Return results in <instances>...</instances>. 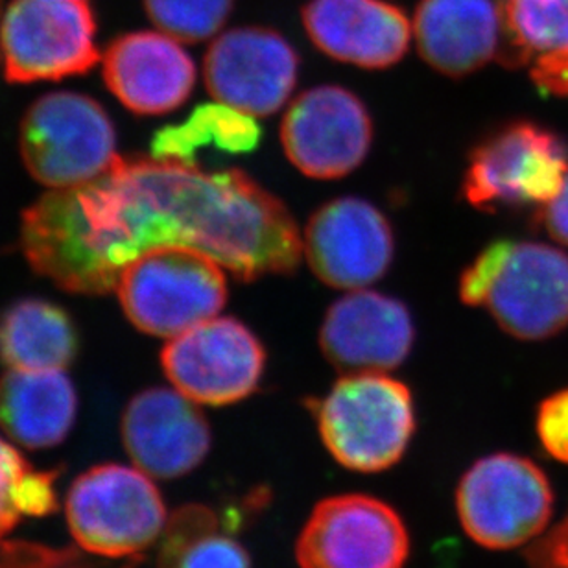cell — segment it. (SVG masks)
<instances>
[{
  "mask_svg": "<svg viewBox=\"0 0 568 568\" xmlns=\"http://www.w3.org/2000/svg\"><path fill=\"white\" fill-rule=\"evenodd\" d=\"M21 246L38 274L89 295L115 290L155 247L200 250L244 283L292 274L303 253L294 216L250 175L155 158H121L85 185L44 194L22 214Z\"/></svg>",
  "mask_w": 568,
  "mask_h": 568,
  "instance_id": "obj_1",
  "label": "cell"
},
{
  "mask_svg": "<svg viewBox=\"0 0 568 568\" xmlns=\"http://www.w3.org/2000/svg\"><path fill=\"white\" fill-rule=\"evenodd\" d=\"M459 297L486 306L514 338H552L568 327V255L541 242H491L462 274Z\"/></svg>",
  "mask_w": 568,
  "mask_h": 568,
  "instance_id": "obj_2",
  "label": "cell"
},
{
  "mask_svg": "<svg viewBox=\"0 0 568 568\" xmlns=\"http://www.w3.org/2000/svg\"><path fill=\"white\" fill-rule=\"evenodd\" d=\"M314 416L328 454L364 475L399 464L416 432L410 389L384 373H347L314 403Z\"/></svg>",
  "mask_w": 568,
  "mask_h": 568,
  "instance_id": "obj_3",
  "label": "cell"
},
{
  "mask_svg": "<svg viewBox=\"0 0 568 568\" xmlns=\"http://www.w3.org/2000/svg\"><path fill=\"white\" fill-rule=\"evenodd\" d=\"M65 515L77 547L111 561L141 558L169 520L152 476L122 464L94 465L78 476L67 493Z\"/></svg>",
  "mask_w": 568,
  "mask_h": 568,
  "instance_id": "obj_4",
  "label": "cell"
},
{
  "mask_svg": "<svg viewBox=\"0 0 568 568\" xmlns=\"http://www.w3.org/2000/svg\"><path fill=\"white\" fill-rule=\"evenodd\" d=\"M224 270L194 247H155L128 264L115 290L139 331L175 338L222 312L227 301Z\"/></svg>",
  "mask_w": 568,
  "mask_h": 568,
  "instance_id": "obj_5",
  "label": "cell"
},
{
  "mask_svg": "<svg viewBox=\"0 0 568 568\" xmlns=\"http://www.w3.org/2000/svg\"><path fill=\"white\" fill-rule=\"evenodd\" d=\"M552 509L554 491L545 470L517 454L478 459L456 489L462 528L487 550H511L537 539Z\"/></svg>",
  "mask_w": 568,
  "mask_h": 568,
  "instance_id": "obj_6",
  "label": "cell"
},
{
  "mask_svg": "<svg viewBox=\"0 0 568 568\" xmlns=\"http://www.w3.org/2000/svg\"><path fill=\"white\" fill-rule=\"evenodd\" d=\"M21 155L41 185L71 189L105 174L121 159L110 115L78 93L44 94L21 124Z\"/></svg>",
  "mask_w": 568,
  "mask_h": 568,
  "instance_id": "obj_7",
  "label": "cell"
},
{
  "mask_svg": "<svg viewBox=\"0 0 568 568\" xmlns=\"http://www.w3.org/2000/svg\"><path fill=\"white\" fill-rule=\"evenodd\" d=\"M568 174V146L552 130L509 122L476 144L465 170V202L478 211L552 202Z\"/></svg>",
  "mask_w": 568,
  "mask_h": 568,
  "instance_id": "obj_8",
  "label": "cell"
},
{
  "mask_svg": "<svg viewBox=\"0 0 568 568\" xmlns=\"http://www.w3.org/2000/svg\"><path fill=\"white\" fill-rule=\"evenodd\" d=\"M0 60L11 83L58 82L99 63L89 0H13L0 24Z\"/></svg>",
  "mask_w": 568,
  "mask_h": 568,
  "instance_id": "obj_9",
  "label": "cell"
},
{
  "mask_svg": "<svg viewBox=\"0 0 568 568\" xmlns=\"http://www.w3.org/2000/svg\"><path fill=\"white\" fill-rule=\"evenodd\" d=\"M410 536L389 504L369 495H336L312 509L295 558L301 568H405Z\"/></svg>",
  "mask_w": 568,
  "mask_h": 568,
  "instance_id": "obj_10",
  "label": "cell"
},
{
  "mask_svg": "<svg viewBox=\"0 0 568 568\" xmlns=\"http://www.w3.org/2000/svg\"><path fill=\"white\" fill-rule=\"evenodd\" d=\"M161 366L174 388L196 405H235L257 392L266 351L244 323L213 317L164 345Z\"/></svg>",
  "mask_w": 568,
  "mask_h": 568,
  "instance_id": "obj_11",
  "label": "cell"
},
{
  "mask_svg": "<svg viewBox=\"0 0 568 568\" xmlns=\"http://www.w3.org/2000/svg\"><path fill=\"white\" fill-rule=\"evenodd\" d=\"M281 142L301 174L339 180L358 169L372 150V115L349 89L312 88L290 104Z\"/></svg>",
  "mask_w": 568,
  "mask_h": 568,
  "instance_id": "obj_12",
  "label": "cell"
},
{
  "mask_svg": "<svg viewBox=\"0 0 568 568\" xmlns=\"http://www.w3.org/2000/svg\"><path fill=\"white\" fill-rule=\"evenodd\" d=\"M300 55L272 28H233L209 47L203 77L222 104L252 116L274 115L297 83Z\"/></svg>",
  "mask_w": 568,
  "mask_h": 568,
  "instance_id": "obj_13",
  "label": "cell"
},
{
  "mask_svg": "<svg viewBox=\"0 0 568 568\" xmlns=\"http://www.w3.org/2000/svg\"><path fill=\"white\" fill-rule=\"evenodd\" d=\"M303 253L317 280L339 290H361L383 280L394 261L388 219L361 197L325 203L312 214Z\"/></svg>",
  "mask_w": 568,
  "mask_h": 568,
  "instance_id": "obj_14",
  "label": "cell"
},
{
  "mask_svg": "<svg viewBox=\"0 0 568 568\" xmlns=\"http://www.w3.org/2000/svg\"><path fill=\"white\" fill-rule=\"evenodd\" d=\"M122 443L142 473L155 480H174L203 464L213 434L194 400L178 389L148 388L124 410Z\"/></svg>",
  "mask_w": 568,
  "mask_h": 568,
  "instance_id": "obj_15",
  "label": "cell"
},
{
  "mask_svg": "<svg viewBox=\"0 0 568 568\" xmlns=\"http://www.w3.org/2000/svg\"><path fill=\"white\" fill-rule=\"evenodd\" d=\"M416 328L403 301L358 290L336 301L320 328V347L336 369L384 373L410 355Z\"/></svg>",
  "mask_w": 568,
  "mask_h": 568,
  "instance_id": "obj_16",
  "label": "cell"
},
{
  "mask_svg": "<svg viewBox=\"0 0 568 568\" xmlns=\"http://www.w3.org/2000/svg\"><path fill=\"white\" fill-rule=\"evenodd\" d=\"M301 19L323 54L362 69L399 63L414 33L405 11L384 0H308Z\"/></svg>",
  "mask_w": 568,
  "mask_h": 568,
  "instance_id": "obj_17",
  "label": "cell"
},
{
  "mask_svg": "<svg viewBox=\"0 0 568 568\" xmlns=\"http://www.w3.org/2000/svg\"><path fill=\"white\" fill-rule=\"evenodd\" d=\"M104 82L133 113L164 115L191 97L196 67L166 33H126L105 52Z\"/></svg>",
  "mask_w": 568,
  "mask_h": 568,
  "instance_id": "obj_18",
  "label": "cell"
},
{
  "mask_svg": "<svg viewBox=\"0 0 568 568\" xmlns=\"http://www.w3.org/2000/svg\"><path fill=\"white\" fill-rule=\"evenodd\" d=\"M412 28L423 60L445 77H469L503 47L495 0H422Z\"/></svg>",
  "mask_w": 568,
  "mask_h": 568,
  "instance_id": "obj_19",
  "label": "cell"
},
{
  "mask_svg": "<svg viewBox=\"0 0 568 568\" xmlns=\"http://www.w3.org/2000/svg\"><path fill=\"white\" fill-rule=\"evenodd\" d=\"M77 416V389L65 373L10 369L0 377V428L19 447H58Z\"/></svg>",
  "mask_w": 568,
  "mask_h": 568,
  "instance_id": "obj_20",
  "label": "cell"
},
{
  "mask_svg": "<svg viewBox=\"0 0 568 568\" xmlns=\"http://www.w3.org/2000/svg\"><path fill=\"white\" fill-rule=\"evenodd\" d=\"M74 323L43 300L17 301L0 317V362L21 372H63L77 358Z\"/></svg>",
  "mask_w": 568,
  "mask_h": 568,
  "instance_id": "obj_21",
  "label": "cell"
},
{
  "mask_svg": "<svg viewBox=\"0 0 568 568\" xmlns=\"http://www.w3.org/2000/svg\"><path fill=\"white\" fill-rule=\"evenodd\" d=\"M261 141L263 128L255 116L222 102L203 104L192 111L185 122L155 133L152 158L200 166L202 153L246 155L255 152Z\"/></svg>",
  "mask_w": 568,
  "mask_h": 568,
  "instance_id": "obj_22",
  "label": "cell"
},
{
  "mask_svg": "<svg viewBox=\"0 0 568 568\" xmlns=\"http://www.w3.org/2000/svg\"><path fill=\"white\" fill-rule=\"evenodd\" d=\"M498 58L528 65L539 55L568 52V0H500Z\"/></svg>",
  "mask_w": 568,
  "mask_h": 568,
  "instance_id": "obj_23",
  "label": "cell"
},
{
  "mask_svg": "<svg viewBox=\"0 0 568 568\" xmlns=\"http://www.w3.org/2000/svg\"><path fill=\"white\" fill-rule=\"evenodd\" d=\"M235 0H144L153 24L183 43L213 38L230 19Z\"/></svg>",
  "mask_w": 568,
  "mask_h": 568,
  "instance_id": "obj_24",
  "label": "cell"
},
{
  "mask_svg": "<svg viewBox=\"0 0 568 568\" xmlns=\"http://www.w3.org/2000/svg\"><path fill=\"white\" fill-rule=\"evenodd\" d=\"M219 528V515L205 504H186L175 509L159 539L158 568H178L189 548Z\"/></svg>",
  "mask_w": 568,
  "mask_h": 568,
  "instance_id": "obj_25",
  "label": "cell"
},
{
  "mask_svg": "<svg viewBox=\"0 0 568 568\" xmlns=\"http://www.w3.org/2000/svg\"><path fill=\"white\" fill-rule=\"evenodd\" d=\"M77 548H52L38 542L8 541L0 547V568H138L141 558L128 559L119 567L93 561Z\"/></svg>",
  "mask_w": 568,
  "mask_h": 568,
  "instance_id": "obj_26",
  "label": "cell"
},
{
  "mask_svg": "<svg viewBox=\"0 0 568 568\" xmlns=\"http://www.w3.org/2000/svg\"><path fill=\"white\" fill-rule=\"evenodd\" d=\"M32 465L10 442L0 436V547L24 515V486Z\"/></svg>",
  "mask_w": 568,
  "mask_h": 568,
  "instance_id": "obj_27",
  "label": "cell"
},
{
  "mask_svg": "<svg viewBox=\"0 0 568 568\" xmlns=\"http://www.w3.org/2000/svg\"><path fill=\"white\" fill-rule=\"evenodd\" d=\"M178 568H252V559L241 542L214 531L189 548Z\"/></svg>",
  "mask_w": 568,
  "mask_h": 568,
  "instance_id": "obj_28",
  "label": "cell"
},
{
  "mask_svg": "<svg viewBox=\"0 0 568 568\" xmlns=\"http://www.w3.org/2000/svg\"><path fill=\"white\" fill-rule=\"evenodd\" d=\"M537 436L554 459L568 465V388L542 400L537 412Z\"/></svg>",
  "mask_w": 568,
  "mask_h": 568,
  "instance_id": "obj_29",
  "label": "cell"
},
{
  "mask_svg": "<svg viewBox=\"0 0 568 568\" xmlns=\"http://www.w3.org/2000/svg\"><path fill=\"white\" fill-rule=\"evenodd\" d=\"M525 556L531 568H568V514L552 530L537 537Z\"/></svg>",
  "mask_w": 568,
  "mask_h": 568,
  "instance_id": "obj_30",
  "label": "cell"
},
{
  "mask_svg": "<svg viewBox=\"0 0 568 568\" xmlns=\"http://www.w3.org/2000/svg\"><path fill=\"white\" fill-rule=\"evenodd\" d=\"M537 222L545 227L554 241L568 247V174L565 178L564 189L552 202L539 207Z\"/></svg>",
  "mask_w": 568,
  "mask_h": 568,
  "instance_id": "obj_31",
  "label": "cell"
},
{
  "mask_svg": "<svg viewBox=\"0 0 568 568\" xmlns=\"http://www.w3.org/2000/svg\"><path fill=\"white\" fill-rule=\"evenodd\" d=\"M2 16H4V13H2V4H0V24H2Z\"/></svg>",
  "mask_w": 568,
  "mask_h": 568,
  "instance_id": "obj_32",
  "label": "cell"
}]
</instances>
